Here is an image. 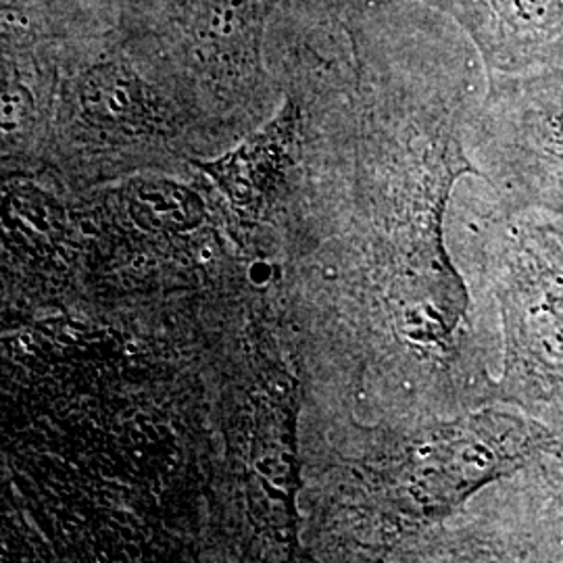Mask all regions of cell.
<instances>
[{
    "instance_id": "5b68a950",
    "label": "cell",
    "mask_w": 563,
    "mask_h": 563,
    "mask_svg": "<svg viewBox=\"0 0 563 563\" xmlns=\"http://www.w3.org/2000/svg\"><path fill=\"white\" fill-rule=\"evenodd\" d=\"M301 107L290 99L239 148L222 159L197 163L244 222L260 220L290 180L301 155Z\"/></svg>"
},
{
    "instance_id": "3957f363",
    "label": "cell",
    "mask_w": 563,
    "mask_h": 563,
    "mask_svg": "<svg viewBox=\"0 0 563 563\" xmlns=\"http://www.w3.org/2000/svg\"><path fill=\"white\" fill-rule=\"evenodd\" d=\"M490 104L507 136L514 176L563 197V60L493 78Z\"/></svg>"
},
{
    "instance_id": "7a4b0ae2",
    "label": "cell",
    "mask_w": 563,
    "mask_h": 563,
    "mask_svg": "<svg viewBox=\"0 0 563 563\" xmlns=\"http://www.w3.org/2000/svg\"><path fill=\"white\" fill-rule=\"evenodd\" d=\"M71 118L104 144L162 139L172 132L167 104L120 46L84 51L65 81Z\"/></svg>"
},
{
    "instance_id": "277c9868",
    "label": "cell",
    "mask_w": 563,
    "mask_h": 563,
    "mask_svg": "<svg viewBox=\"0 0 563 563\" xmlns=\"http://www.w3.org/2000/svg\"><path fill=\"white\" fill-rule=\"evenodd\" d=\"M451 15L490 71L528 74L563 60V0H423Z\"/></svg>"
},
{
    "instance_id": "6da1fadb",
    "label": "cell",
    "mask_w": 563,
    "mask_h": 563,
    "mask_svg": "<svg viewBox=\"0 0 563 563\" xmlns=\"http://www.w3.org/2000/svg\"><path fill=\"white\" fill-rule=\"evenodd\" d=\"M276 0H157L153 27L169 51L218 86L263 76L265 27Z\"/></svg>"
}]
</instances>
